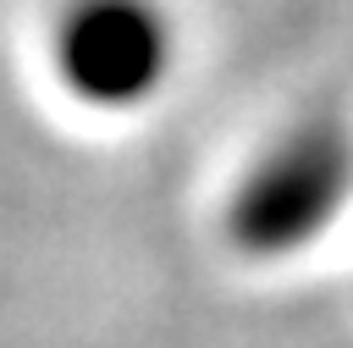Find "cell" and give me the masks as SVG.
Returning <instances> with one entry per match:
<instances>
[{
    "instance_id": "1",
    "label": "cell",
    "mask_w": 353,
    "mask_h": 348,
    "mask_svg": "<svg viewBox=\"0 0 353 348\" xmlns=\"http://www.w3.org/2000/svg\"><path fill=\"white\" fill-rule=\"evenodd\" d=\"M50 66L88 105H132L165 66L160 22L138 0H72L55 22Z\"/></svg>"
}]
</instances>
